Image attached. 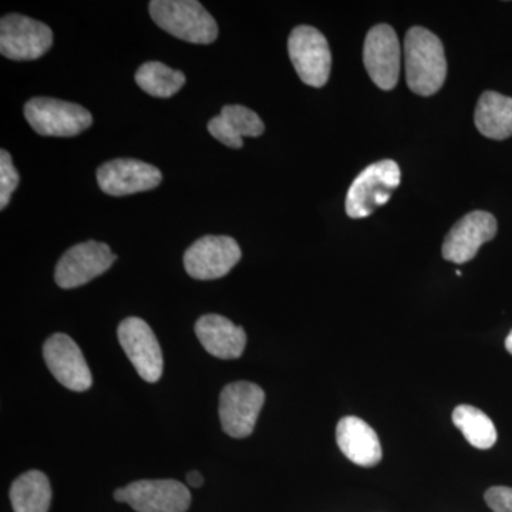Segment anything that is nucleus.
Segmentation results:
<instances>
[{
  "instance_id": "nucleus-1",
  "label": "nucleus",
  "mask_w": 512,
  "mask_h": 512,
  "mask_svg": "<svg viewBox=\"0 0 512 512\" xmlns=\"http://www.w3.org/2000/svg\"><path fill=\"white\" fill-rule=\"evenodd\" d=\"M403 56L410 90L426 97L439 92L447 77L446 53L439 37L419 26L410 29Z\"/></svg>"
},
{
  "instance_id": "nucleus-2",
  "label": "nucleus",
  "mask_w": 512,
  "mask_h": 512,
  "mask_svg": "<svg viewBox=\"0 0 512 512\" xmlns=\"http://www.w3.org/2000/svg\"><path fill=\"white\" fill-rule=\"evenodd\" d=\"M150 15L165 32L195 45H210L218 37V25L197 0H153Z\"/></svg>"
},
{
  "instance_id": "nucleus-3",
  "label": "nucleus",
  "mask_w": 512,
  "mask_h": 512,
  "mask_svg": "<svg viewBox=\"0 0 512 512\" xmlns=\"http://www.w3.org/2000/svg\"><path fill=\"white\" fill-rule=\"evenodd\" d=\"M400 180L402 173L394 161L370 164L350 185L346 195V214L353 220L369 217L390 200Z\"/></svg>"
},
{
  "instance_id": "nucleus-4",
  "label": "nucleus",
  "mask_w": 512,
  "mask_h": 512,
  "mask_svg": "<svg viewBox=\"0 0 512 512\" xmlns=\"http://www.w3.org/2000/svg\"><path fill=\"white\" fill-rule=\"evenodd\" d=\"M25 117L30 127L45 137L79 136L93 124L92 113L80 104L50 97L29 100Z\"/></svg>"
},
{
  "instance_id": "nucleus-5",
  "label": "nucleus",
  "mask_w": 512,
  "mask_h": 512,
  "mask_svg": "<svg viewBox=\"0 0 512 512\" xmlns=\"http://www.w3.org/2000/svg\"><path fill=\"white\" fill-rule=\"evenodd\" d=\"M53 46V32L49 26L28 16H3L0 20V53L16 62L40 59Z\"/></svg>"
},
{
  "instance_id": "nucleus-6",
  "label": "nucleus",
  "mask_w": 512,
  "mask_h": 512,
  "mask_svg": "<svg viewBox=\"0 0 512 512\" xmlns=\"http://www.w3.org/2000/svg\"><path fill=\"white\" fill-rule=\"evenodd\" d=\"M289 59L303 83L323 87L332 69V53L326 37L312 26H298L288 40Z\"/></svg>"
},
{
  "instance_id": "nucleus-7",
  "label": "nucleus",
  "mask_w": 512,
  "mask_h": 512,
  "mask_svg": "<svg viewBox=\"0 0 512 512\" xmlns=\"http://www.w3.org/2000/svg\"><path fill=\"white\" fill-rule=\"evenodd\" d=\"M265 403V393L258 384L235 382L224 387L220 396L222 429L234 439L251 436Z\"/></svg>"
},
{
  "instance_id": "nucleus-8",
  "label": "nucleus",
  "mask_w": 512,
  "mask_h": 512,
  "mask_svg": "<svg viewBox=\"0 0 512 512\" xmlns=\"http://www.w3.org/2000/svg\"><path fill=\"white\" fill-rule=\"evenodd\" d=\"M242 252L238 242L227 235H205L185 251L187 274L200 281L222 278L238 264Z\"/></svg>"
},
{
  "instance_id": "nucleus-9",
  "label": "nucleus",
  "mask_w": 512,
  "mask_h": 512,
  "mask_svg": "<svg viewBox=\"0 0 512 512\" xmlns=\"http://www.w3.org/2000/svg\"><path fill=\"white\" fill-rule=\"evenodd\" d=\"M114 498L137 512H187L191 504L190 491L175 480L136 481L116 490Z\"/></svg>"
},
{
  "instance_id": "nucleus-10",
  "label": "nucleus",
  "mask_w": 512,
  "mask_h": 512,
  "mask_svg": "<svg viewBox=\"0 0 512 512\" xmlns=\"http://www.w3.org/2000/svg\"><path fill=\"white\" fill-rule=\"evenodd\" d=\"M117 255L103 242L87 241L64 252L57 262L56 284L63 289L79 288L109 271Z\"/></svg>"
},
{
  "instance_id": "nucleus-11",
  "label": "nucleus",
  "mask_w": 512,
  "mask_h": 512,
  "mask_svg": "<svg viewBox=\"0 0 512 512\" xmlns=\"http://www.w3.org/2000/svg\"><path fill=\"white\" fill-rule=\"evenodd\" d=\"M363 60L370 79L382 90H392L399 82L402 47L392 26L377 25L369 30Z\"/></svg>"
},
{
  "instance_id": "nucleus-12",
  "label": "nucleus",
  "mask_w": 512,
  "mask_h": 512,
  "mask_svg": "<svg viewBox=\"0 0 512 512\" xmlns=\"http://www.w3.org/2000/svg\"><path fill=\"white\" fill-rule=\"evenodd\" d=\"M119 342L141 379L156 383L163 375V353L160 343L146 320L127 318L120 323Z\"/></svg>"
},
{
  "instance_id": "nucleus-13",
  "label": "nucleus",
  "mask_w": 512,
  "mask_h": 512,
  "mask_svg": "<svg viewBox=\"0 0 512 512\" xmlns=\"http://www.w3.org/2000/svg\"><path fill=\"white\" fill-rule=\"evenodd\" d=\"M161 181L163 174L157 167L134 158H117L97 170V183L101 191L111 197L154 190Z\"/></svg>"
},
{
  "instance_id": "nucleus-14",
  "label": "nucleus",
  "mask_w": 512,
  "mask_h": 512,
  "mask_svg": "<svg viewBox=\"0 0 512 512\" xmlns=\"http://www.w3.org/2000/svg\"><path fill=\"white\" fill-rule=\"evenodd\" d=\"M43 356L57 382L73 392H86L93 379L82 350L72 338L56 333L46 340Z\"/></svg>"
},
{
  "instance_id": "nucleus-15",
  "label": "nucleus",
  "mask_w": 512,
  "mask_h": 512,
  "mask_svg": "<svg viewBox=\"0 0 512 512\" xmlns=\"http://www.w3.org/2000/svg\"><path fill=\"white\" fill-rule=\"evenodd\" d=\"M497 220L485 211H474L451 228L443 244V258L466 264L476 258L478 249L497 235Z\"/></svg>"
},
{
  "instance_id": "nucleus-16",
  "label": "nucleus",
  "mask_w": 512,
  "mask_h": 512,
  "mask_svg": "<svg viewBox=\"0 0 512 512\" xmlns=\"http://www.w3.org/2000/svg\"><path fill=\"white\" fill-rule=\"evenodd\" d=\"M336 441L348 460L360 467H375L383 450L376 431L356 416L343 417L336 427Z\"/></svg>"
},
{
  "instance_id": "nucleus-17",
  "label": "nucleus",
  "mask_w": 512,
  "mask_h": 512,
  "mask_svg": "<svg viewBox=\"0 0 512 512\" xmlns=\"http://www.w3.org/2000/svg\"><path fill=\"white\" fill-rule=\"evenodd\" d=\"M201 345L218 359H238L247 346V333L221 315H204L195 323Z\"/></svg>"
},
{
  "instance_id": "nucleus-18",
  "label": "nucleus",
  "mask_w": 512,
  "mask_h": 512,
  "mask_svg": "<svg viewBox=\"0 0 512 512\" xmlns=\"http://www.w3.org/2000/svg\"><path fill=\"white\" fill-rule=\"evenodd\" d=\"M474 121L483 136L505 140L512 136V99L495 92H485L477 103Z\"/></svg>"
},
{
  "instance_id": "nucleus-19",
  "label": "nucleus",
  "mask_w": 512,
  "mask_h": 512,
  "mask_svg": "<svg viewBox=\"0 0 512 512\" xmlns=\"http://www.w3.org/2000/svg\"><path fill=\"white\" fill-rule=\"evenodd\" d=\"M10 503L15 512H49L52 488L49 478L40 471H28L10 488Z\"/></svg>"
},
{
  "instance_id": "nucleus-20",
  "label": "nucleus",
  "mask_w": 512,
  "mask_h": 512,
  "mask_svg": "<svg viewBox=\"0 0 512 512\" xmlns=\"http://www.w3.org/2000/svg\"><path fill=\"white\" fill-rule=\"evenodd\" d=\"M453 423L468 443L478 450H488L497 443L498 434L493 420L477 407L460 404L454 409Z\"/></svg>"
},
{
  "instance_id": "nucleus-21",
  "label": "nucleus",
  "mask_w": 512,
  "mask_h": 512,
  "mask_svg": "<svg viewBox=\"0 0 512 512\" xmlns=\"http://www.w3.org/2000/svg\"><path fill=\"white\" fill-rule=\"evenodd\" d=\"M137 86L143 92L158 99H170L180 92L185 84V74L173 70L161 62H147L138 67L134 76Z\"/></svg>"
},
{
  "instance_id": "nucleus-22",
  "label": "nucleus",
  "mask_w": 512,
  "mask_h": 512,
  "mask_svg": "<svg viewBox=\"0 0 512 512\" xmlns=\"http://www.w3.org/2000/svg\"><path fill=\"white\" fill-rule=\"evenodd\" d=\"M220 116L239 137H259L265 131L261 117L248 107L238 106V104L225 106L222 107Z\"/></svg>"
},
{
  "instance_id": "nucleus-23",
  "label": "nucleus",
  "mask_w": 512,
  "mask_h": 512,
  "mask_svg": "<svg viewBox=\"0 0 512 512\" xmlns=\"http://www.w3.org/2000/svg\"><path fill=\"white\" fill-rule=\"evenodd\" d=\"M19 173L13 165L12 157L6 150L0 151V208L8 207L10 197L18 188Z\"/></svg>"
},
{
  "instance_id": "nucleus-24",
  "label": "nucleus",
  "mask_w": 512,
  "mask_h": 512,
  "mask_svg": "<svg viewBox=\"0 0 512 512\" xmlns=\"http://www.w3.org/2000/svg\"><path fill=\"white\" fill-rule=\"evenodd\" d=\"M208 131L212 137L217 138L220 143L225 144L231 148H241L244 146V138L237 136L228 126L227 121L222 119L221 116L214 117L208 123Z\"/></svg>"
},
{
  "instance_id": "nucleus-25",
  "label": "nucleus",
  "mask_w": 512,
  "mask_h": 512,
  "mask_svg": "<svg viewBox=\"0 0 512 512\" xmlns=\"http://www.w3.org/2000/svg\"><path fill=\"white\" fill-rule=\"evenodd\" d=\"M485 503L494 512H512V488L493 487L484 495Z\"/></svg>"
},
{
  "instance_id": "nucleus-26",
  "label": "nucleus",
  "mask_w": 512,
  "mask_h": 512,
  "mask_svg": "<svg viewBox=\"0 0 512 512\" xmlns=\"http://www.w3.org/2000/svg\"><path fill=\"white\" fill-rule=\"evenodd\" d=\"M187 480L191 487L195 488L201 487L202 483H204V480H202V476L198 471H191L187 476Z\"/></svg>"
},
{
  "instance_id": "nucleus-27",
  "label": "nucleus",
  "mask_w": 512,
  "mask_h": 512,
  "mask_svg": "<svg viewBox=\"0 0 512 512\" xmlns=\"http://www.w3.org/2000/svg\"><path fill=\"white\" fill-rule=\"evenodd\" d=\"M505 348H507L508 352L512 355V330L510 335L507 336V339H505Z\"/></svg>"
}]
</instances>
